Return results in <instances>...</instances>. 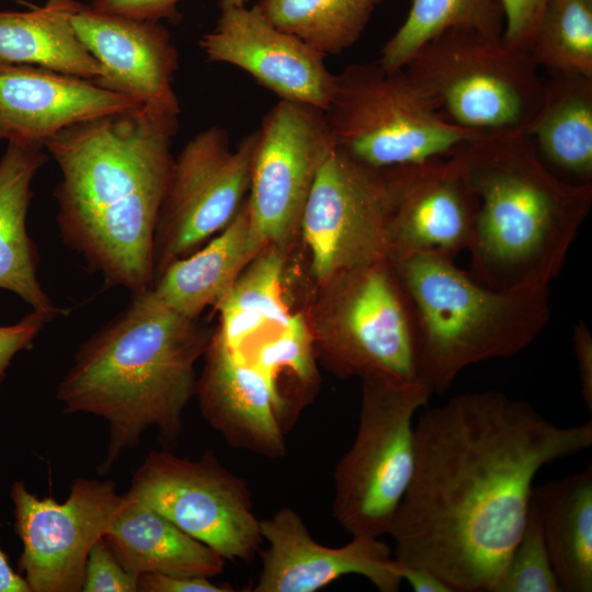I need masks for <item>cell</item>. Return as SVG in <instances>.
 I'll list each match as a JSON object with an SVG mask.
<instances>
[{
    "mask_svg": "<svg viewBox=\"0 0 592 592\" xmlns=\"http://www.w3.org/2000/svg\"><path fill=\"white\" fill-rule=\"evenodd\" d=\"M592 445V420L559 426L530 403L470 391L426 409L415 465L387 535L398 563L425 568L452 592H496L547 464Z\"/></svg>",
    "mask_w": 592,
    "mask_h": 592,
    "instance_id": "1",
    "label": "cell"
},
{
    "mask_svg": "<svg viewBox=\"0 0 592 592\" xmlns=\"http://www.w3.org/2000/svg\"><path fill=\"white\" fill-rule=\"evenodd\" d=\"M179 114L150 105L69 126L46 141L62 242L109 287L152 288L153 237L171 178Z\"/></svg>",
    "mask_w": 592,
    "mask_h": 592,
    "instance_id": "2",
    "label": "cell"
},
{
    "mask_svg": "<svg viewBox=\"0 0 592 592\" xmlns=\"http://www.w3.org/2000/svg\"><path fill=\"white\" fill-rule=\"evenodd\" d=\"M212 334L197 319L169 308L150 288L133 294L121 312L78 346L56 399L65 414L106 421L100 475L152 428L163 448L175 447L183 412L196 392L195 365Z\"/></svg>",
    "mask_w": 592,
    "mask_h": 592,
    "instance_id": "3",
    "label": "cell"
},
{
    "mask_svg": "<svg viewBox=\"0 0 592 592\" xmlns=\"http://www.w3.org/2000/svg\"><path fill=\"white\" fill-rule=\"evenodd\" d=\"M454 151L479 200L469 274L499 291L548 288L589 215L592 183L553 173L524 132L483 133Z\"/></svg>",
    "mask_w": 592,
    "mask_h": 592,
    "instance_id": "4",
    "label": "cell"
},
{
    "mask_svg": "<svg viewBox=\"0 0 592 592\" xmlns=\"http://www.w3.org/2000/svg\"><path fill=\"white\" fill-rule=\"evenodd\" d=\"M390 263L413 310L418 379L433 394L473 364L519 354L549 321L548 288L493 289L436 254Z\"/></svg>",
    "mask_w": 592,
    "mask_h": 592,
    "instance_id": "5",
    "label": "cell"
},
{
    "mask_svg": "<svg viewBox=\"0 0 592 592\" xmlns=\"http://www.w3.org/2000/svg\"><path fill=\"white\" fill-rule=\"evenodd\" d=\"M325 121L334 147L377 169L448 156L483 134L440 111L405 68L352 64L335 75Z\"/></svg>",
    "mask_w": 592,
    "mask_h": 592,
    "instance_id": "6",
    "label": "cell"
},
{
    "mask_svg": "<svg viewBox=\"0 0 592 592\" xmlns=\"http://www.w3.org/2000/svg\"><path fill=\"white\" fill-rule=\"evenodd\" d=\"M320 287L308 321L316 356L330 372L340 378L418 379L413 310L389 260Z\"/></svg>",
    "mask_w": 592,
    "mask_h": 592,
    "instance_id": "7",
    "label": "cell"
},
{
    "mask_svg": "<svg viewBox=\"0 0 592 592\" xmlns=\"http://www.w3.org/2000/svg\"><path fill=\"white\" fill-rule=\"evenodd\" d=\"M405 69L447 119L479 133L525 132L544 91L527 50L468 31L434 37Z\"/></svg>",
    "mask_w": 592,
    "mask_h": 592,
    "instance_id": "8",
    "label": "cell"
},
{
    "mask_svg": "<svg viewBox=\"0 0 592 592\" xmlns=\"http://www.w3.org/2000/svg\"><path fill=\"white\" fill-rule=\"evenodd\" d=\"M362 380L356 435L334 471L332 516L352 536L380 537L413 476V417L433 392L419 379Z\"/></svg>",
    "mask_w": 592,
    "mask_h": 592,
    "instance_id": "9",
    "label": "cell"
},
{
    "mask_svg": "<svg viewBox=\"0 0 592 592\" xmlns=\"http://www.w3.org/2000/svg\"><path fill=\"white\" fill-rule=\"evenodd\" d=\"M127 496L209 546L225 561L251 562L261 550L260 520L240 477L212 451L200 458L152 449L133 471Z\"/></svg>",
    "mask_w": 592,
    "mask_h": 592,
    "instance_id": "10",
    "label": "cell"
},
{
    "mask_svg": "<svg viewBox=\"0 0 592 592\" xmlns=\"http://www.w3.org/2000/svg\"><path fill=\"white\" fill-rule=\"evenodd\" d=\"M257 139L254 130L231 149L227 130L210 126L174 157L153 237L155 281L236 216L249 192Z\"/></svg>",
    "mask_w": 592,
    "mask_h": 592,
    "instance_id": "11",
    "label": "cell"
},
{
    "mask_svg": "<svg viewBox=\"0 0 592 592\" xmlns=\"http://www.w3.org/2000/svg\"><path fill=\"white\" fill-rule=\"evenodd\" d=\"M389 191L385 169L333 147L318 169L299 232L322 286L357 267L388 260Z\"/></svg>",
    "mask_w": 592,
    "mask_h": 592,
    "instance_id": "12",
    "label": "cell"
},
{
    "mask_svg": "<svg viewBox=\"0 0 592 592\" xmlns=\"http://www.w3.org/2000/svg\"><path fill=\"white\" fill-rule=\"evenodd\" d=\"M14 531L22 543L18 569L31 592L82 591L88 555L109 531L124 497L113 480L77 478L68 498H37L22 480L10 489Z\"/></svg>",
    "mask_w": 592,
    "mask_h": 592,
    "instance_id": "13",
    "label": "cell"
},
{
    "mask_svg": "<svg viewBox=\"0 0 592 592\" xmlns=\"http://www.w3.org/2000/svg\"><path fill=\"white\" fill-rule=\"evenodd\" d=\"M247 203L253 231L266 246L287 248L299 232L316 174L334 147L323 110L280 100L263 116Z\"/></svg>",
    "mask_w": 592,
    "mask_h": 592,
    "instance_id": "14",
    "label": "cell"
},
{
    "mask_svg": "<svg viewBox=\"0 0 592 592\" xmlns=\"http://www.w3.org/2000/svg\"><path fill=\"white\" fill-rule=\"evenodd\" d=\"M389 191L386 226L390 262L420 253L451 260L469 250L479 209L460 156L435 157L385 169Z\"/></svg>",
    "mask_w": 592,
    "mask_h": 592,
    "instance_id": "15",
    "label": "cell"
},
{
    "mask_svg": "<svg viewBox=\"0 0 592 592\" xmlns=\"http://www.w3.org/2000/svg\"><path fill=\"white\" fill-rule=\"evenodd\" d=\"M200 47L209 61L240 68L280 100L325 111L332 96L335 75L326 56L273 25L255 4L221 8Z\"/></svg>",
    "mask_w": 592,
    "mask_h": 592,
    "instance_id": "16",
    "label": "cell"
},
{
    "mask_svg": "<svg viewBox=\"0 0 592 592\" xmlns=\"http://www.w3.org/2000/svg\"><path fill=\"white\" fill-rule=\"evenodd\" d=\"M267 547L253 592H316L346 574L369 580L382 592H396L402 580L390 547L379 537L352 536L341 547L316 542L300 515L283 508L260 520Z\"/></svg>",
    "mask_w": 592,
    "mask_h": 592,
    "instance_id": "17",
    "label": "cell"
},
{
    "mask_svg": "<svg viewBox=\"0 0 592 592\" xmlns=\"http://www.w3.org/2000/svg\"><path fill=\"white\" fill-rule=\"evenodd\" d=\"M204 360L195 392L203 418L234 448L284 456L292 414L274 383L215 333Z\"/></svg>",
    "mask_w": 592,
    "mask_h": 592,
    "instance_id": "18",
    "label": "cell"
},
{
    "mask_svg": "<svg viewBox=\"0 0 592 592\" xmlns=\"http://www.w3.org/2000/svg\"><path fill=\"white\" fill-rule=\"evenodd\" d=\"M71 23L101 66L95 84L140 104L180 114L172 87L179 52L160 22L111 15L79 2Z\"/></svg>",
    "mask_w": 592,
    "mask_h": 592,
    "instance_id": "19",
    "label": "cell"
},
{
    "mask_svg": "<svg viewBox=\"0 0 592 592\" xmlns=\"http://www.w3.org/2000/svg\"><path fill=\"white\" fill-rule=\"evenodd\" d=\"M140 105L91 80L0 59V140L44 147L69 126Z\"/></svg>",
    "mask_w": 592,
    "mask_h": 592,
    "instance_id": "20",
    "label": "cell"
},
{
    "mask_svg": "<svg viewBox=\"0 0 592 592\" xmlns=\"http://www.w3.org/2000/svg\"><path fill=\"white\" fill-rule=\"evenodd\" d=\"M42 148L24 141H8L0 158V289L15 294L49 322L62 310L38 281L39 258L26 230L32 182L48 160Z\"/></svg>",
    "mask_w": 592,
    "mask_h": 592,
    "instance_id": "21",
    "label": "cell"
},
{
    "mask_svg": "<svg viewBox=\"0 0 592 592\" xmlns=\"http://www.w3.org/2000/svg\"><path fill=\"white\" fill-rule=\"evenodd\" d=\"M265 246L252 229L247 198L218 236L191 254L171 263L152 291L179 315L197 319L229 293L246 266Z\"/></svg>",
    "mask_w": 592,
    "mask_h": 592,
    "instance_id": "22",
    "label": "cell"
},
{
    "mask_svg": "<svg viewBox=\"0 0 592 592\" xmlns=\"http://www.w3.org/2000/svg\"><path fill=\"white\" fill-rule=\"evenodd\" d=\"M123 497L103 538L126 571L206 578L223 572L225 559L209 546L139 500Z\"/></svg>",
    "mask_w": 592,
    "mask_h": 592,
    "instance_id": "23",
    "label": "cell"
},
{
    "mask_svg": "<svg viewBox=\"0 0 592 592\" xmlns=\"http://www.w3.org/2000/svg\"><path fill=\"white\" fill-rule=\"evenodd\" d=\"M561 592L592 591V465L532 489Z\"/></svg>",
    "mask_w": 592,
    "mask_h": 592,
    "instance_id": "24",
    "label": "cell"
},
{
    "mask_svg": "<svg viewBox=\"0 0 592 592\" xmlns=\"http://www.w3.org/2000/svg\"><path fill=\"white\" fill-rule=\"evenodd\" d=\"M524 133L542 159L580 182H591L592 78L550 73Z\"/></svg>",
    "mask_w": 592,
    "mask_h": 592,
    "instance_id": "25",
    "label": "cell"
},
{
    "mask_svg": "<svg viewBox=\"0 0 592 592\" xmlns=\"http://www.w3.org/2000/svg\"><path fill=\"white\" fill-rule=\"evenodd\" d=\"M78 4L77 0H47L30 11H0V59L91 81L99 78L101 66L71 23Z\"/></svg>",
    "mask_w": 592,
    "mask_h": 592,
    "instance_id": "26",
    "label": "cell"
},
{
    "mask_svg": "<svg viewBox=\"0 0 592 592\" xmlns=\"http://www.w3.org/2000/svg\"><path fill=\"white\" fill-rule=\"evenodd\" d=\"M286 250L277 246L264 247L216 306L219 327L214 333L228 348L250 344L285 322L292 314L282 295Z\"/></svg>",
    "mask_w": 592,
    "mask_h": 592,
    "instance_id": "27",
    "label": "cell"
},
{
    "mask_svg": "<svg viewBox=\"0 0 592 592\" xmlns=\"http://www.w3.org/2000/svg\"><path fill=\"white\" fill-rule=\"evenodd\" d=\"M448 31L502 37L500 0H412L406 20L382 47L377 62L387 70L402 69L423 45Z\"/></svg>",
    "mask_w": 592,
    "mask_h": 592,
    "instance_id": "28",
    "label": "cell"
},
{
    "mask_svg": "<svg viewBox=\"0 0 592 592\" xmlns=\"http://www.w3.org/2000/svg\"><path fill=\"white\" fill-rule=\"evenodd\" d=\"M380 1L260 0L255 5L273 25L328 56L360 39Z\"/></svg>",
    "mask_w": 592,
    "mask_h": 592,
    "instance_id": "29",
    "label": "cell"
},
{
    "mask_svg": "<svg viewBox=\"0 0 592 592\" xmlns=\"http://www.w3.org/2000/svg\"><path fill=\"white\" fill-rule=\"evenodd\" d=\"M528 53L549 73L592 78V0H550Z\"/></svg>",
    "mask_w": 592,
    "mask_h": 592,
    "instance_id": "30",
    "label": "cell"
},
{
    "mask_svg": "<svg viewBox=\"0 0 592 592\" xmlns=\"http://www.w3.org/2000/svg\"><path fill=\"white\" fill-rule=\"evenodd\" d=\"M234 350L260 368L281 395L278 377L284 373L294 376L303 385L312 386L316 383V351L309 321L304 314L292 312L275 329L247 346Z\"/></svg>",
    "mask_w": 592,
    "mask_h": 592,
    "instance_id": "31",
    "label": "cell"
},
{
    "mask_svg": "<svg viewBox=\"0 0 592 592\" xmlns=\"http://www.w3.org/2000/svg\"><path fill=\"white\" fill-rule=\"evenodd\" d=\"M496 592H561L550 561L539 512L532 499L521 537Z\"/></svg>",
    "mask_w": 592,
    "mask_h": 592,
    "instance_id": "32",
    "label": "cell"
},
{
    "mask_svg": "<svg viewBox=\"0 0 592 592\" xmlns=\"http://www.w3.org/2000/svg\"><path fill=\"white\" fill-rule=\"evenodd\" d=\"M138 577L126 571L103 537L89 551L83 592H138Z\"/></svg>",
    "mask_w": 592,
    "mask_h": 592,
    "instance_id": "33",
    "label": "cell"
},
{
    "mask_svg": "<svg viewBox=\"0 0 592 592\" xmlns=\"http://www.w3.org/2000/svg\"><path fill=\"white\" fill-rule=\"evenodd\" d=\"M550 0H500L504 12L503 41L528 52Z\"/></svg>",
    "mask_w": 592,
    "mask_h": 592,
    "instance_id": "34",
    "label": "cell"
},
{
    "mask_svg": "<svg viewBox=\"0 0 592 592\" xmlns=\"http://www.w3.org/2000/svg\"><path fill=\"white\" fill-rule=\"evenodd\" d=\"M180 0H92L90 7L99 12L143 21L178 22Z\"/></svg>",
    "mask_w": 592,
    "mask_h": 592,
    "instance_id": "35",
    "label": "cell"
},
{
    "mask_svg": "<svg viewBox=\"0 0 592 592\" xmlns=\"http://www.w3.org/2000/svg\"><path fill=\"white\" fill-rule=\"evenodd\" d=\"M46 322L43 315L31 311L16 323L0 326V384L14 356L32 344Z\"/></svg>",
    "mask_w": 592,
    "mask_h": 592,
    "instance_id": "36",
    "label": "cell"
},
{
    "mask_svg": "<svg viewBox=\"0 0 592 592\" xmlns=\"http://www.w3.org/2000/svg\"><path fill=\"white\" fill-rule=\"evenodd\" d=\"M138 592H234L228 583L216 584L206 577L148 572L138 576Z\"/></svg>",
    "mask_w": 592,
    "mask_h": 592,
    "instance_id": "37",
    "label": "cell"
},
{
    "mask_svg": "<svg viewBox=\"0 0 592 592\" xmlns=\"http://www.w3.org/2000/svg\"><path fill=\"white\" fill-rule=\"evenodd\" d=\"M573 350L581 395L589 412H592V334L584 322L574 327Z\"/></svg>",
    "mask_w": 592,
    "mask_h": 592,
    "instance_id": "38",
    "label": "cell"
},
{
    "mask_svg": "<svg viewBox=\"0 0 592 592\" xmlns=\"http://www.w3.org/2000/svg\"><path fill=\"white\" fill-rule=\"evenodd\" d=\"M399 566L402 580L407 581L414 592H452L432 571L422 567Z\"/></svg>",
    "mask_w": 592,
    "mask_h": 592,
    "instance_id": "39",
    "label": "cell"
},
{
    "mask_svg": "<svg viewBox=\"0 0 592 592\" xmlns=\"http://www.w3.org/2000/svg\"><path fill=\"white\" fill-rule=\"evenodd\" d=\"M0 592H31L25 579L9 565L5 553L0 548Z\"/></svg>",
    "mask_w": 592,
    "mask_h": 592,
    "instance_id": "40",
    "label": "cell"
},
{
    "mask_svg": "<svg viewBox=\"0 0 592 592\" xmlns=\"http://www.w3.org/2000/svg\"><path fill=\"white\" fill-rule=\"evenodd\" d=\"M251 0H220L219 7L229 8V7H246Z\"/></svg>",
    "mask_w": 592,
    "mask_h": 592,
    "instance_id": "41",
    "label": "cell"
}]
</instances>
